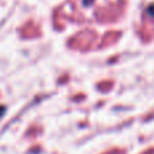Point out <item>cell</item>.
Masks as SVG:
<instances>
[{"label":"cell","mask_w":154,"mask_h":154,"mask_svg":"<svg viewBox=\"0 0 154 154\" xmlns=\"http://www.w3.org/2000/svg\"><path fill=\"white\" fill-rule=\"evenodd\" d=\"M3 112H4V108H3V107H0V116L3 115Z\"/></svg>","instance_id":"cell-1"}]
</instances>
